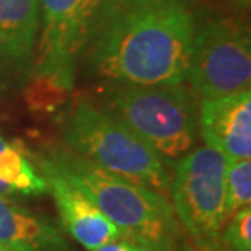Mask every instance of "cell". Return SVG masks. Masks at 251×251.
I'll return each mask as SVG.
<instances>
[{
  "instance_id": "6da1fadb",
  "label": "cell",
  "mask_w": 251,
  "mask_h": 251,
  "mask_svg": "<svg viewBox=\"0 0 251 251\" xmlns=\"http://www.w3.org/2000/svg\"><path fill=\"white\" fill-rule=\"evenodd\" d=\"M194 33L184 0H106L88 43L90 65L123 85L184 83Z\"/></svg>"
},
{
  "instance_id": "7a4b0ae2",
  "label": "cell",
  "mask_w": 251,
  "mask_h": 251,
  "mask_svg": "<svg viewBox=\"0 0 251 251\" xmlns=\"http://www.w3.org/2000/svg\"><path fill=\"white\" fill-rule=\"evenodd\" d=\"M43 157L97 204L124 240L152 251H178L183 228L168 198L106 172L69 147Z\"/></svg>"
},
{
  "instance_id": "3957f363",
  "label": "cell",
  "mask_w": 251,
  "mask_h": 251,
  "mask_svg": "<svg viewBox=\"0 0 251 251\" xmlns=\"http://www.w3.org/2000/svg\"><path fill=\"white\" fill-rule=\"evenodd\" d=\"M70 150L98 167L168 198L172 172L167 162L132 129L106 109L78 101L62 119Z\"/></svg>"
},
{
  "instance_id": "277c9868",
  "label": "cell",
  "mask_w": 251,
  "mask_h": 251,
  "mask_svg": "<svg viewBox=\"0 0 251 251\" xmlns=\"http://www.w3.org/2000/svg\"><path fill=\"white\" fill-rule=\"evenodd\" d=\"M106 109L134 130L165 162H176L198 139L196 93L184 83L121 85L108 93Z\"/></svg>"
},
{
  "instance_id": "5b68a950",
  "label": "cell",
  "mask_w": 251,
  "mask_h": 251,
  "mask_svg": "<svg viewBox=\"0 0 251 251\" xmlns=\"http://www.w3.org/2000/svg\"><path fill=\"white\" fill-rule=\"evenodd\" d=\"M227 160L209 145L189 150L173 165L170 198L181 228L201 248L215 250L227 224Z\"/></svg>"
},
{
  "instance_id": "8992f818",
  "label": "cell",
  "mask_w": 251,
  "mask_h": 251,
  "mask_svg": "<svg viewBox=\"0 0 251 251\" xmlns=\"http://www.w3.org/2000/svg\"><path fill=\"white\" fill-rule=\"evenodd\" d=\"M36 72L59 90H70L106 0H38Z\"/></svg>"
},
{
  "instance_id": "52a82bcc",
  "label": "cell",
  "mask_w": 251,
  "mask_h": 251,
  "mask_svg": "<svg viewBox=\"0 0 251 251\" xmlns=\"http://www.w3.org/2000/svg\"><path fill=\"white\" fill-rule=\"evenodd\" d=\"M186 82L202 98L247 92L251 85V41L248 29L233 20L205 23L194 33Z\"/></svg>"
},
{
  "instance_id": "ba28073f",
  "label": "cell",
  "mask_w": 251,
  "mask_h": 251,
  "mask_svg": "<svg viewBox=\"0 0 251 251\" xmlns=\"http://www.w3.org/2000/svg\"><path fill=\"white\" fill-rule=\"evenodd\" d=\"M198 132L227 163L251 157V92L202 98L198 108Z\"/></svg>"
},
{
  "instance_id": "9c48e42d",
  "label": "cell",
  "mask_w": 251,
  "mask_h": 251,
  "mask_svg": "<svg viewBox=\"0 0 251 251\" xmlns=\"http://www.w3.org/2000/svg\"><path fill=\"white\" fill-rule=\"evenodd\" d=\"M39 172L46 179L48 193L52 194L59 217L70 237L87 250H95L104 243L121 240V232L109 222L97 207V204L62 176L46 158H38ZM124 240V238H123Z\"/></svg>"
},
{
  "instance_id": "30bf717a",
  "label": "cell",
  "mask_w": 251,
  "mask_h": 251,
  "mask_svg": "<svg viewBox=\"0 0 251 251\" xmlns=\"http://www.w3.org/2000/svg\"><path fill=\"white\" fill-rule=\"evenodd\" d=\"M38 34V0H0V75L22 72L31 64Z\"/></svg>"
},
{
  "instance_id": "8fae6325",
  "label": "cell",
  "mask_w": 251,
  "mask_h": 251,
  "mask_svg": "<svg viewBox=\"0 0 251 251\" xmlns=\"http://www.w3.org/2000/svg\"><path fill=\"white\" fill-rule=\"evenodd\" d=\"M0 247L7 251H67V242L52 220L0 196Z\"/></svg>"
},
{
  "instance_id": "7c38bea8",
  "label": "cell",
  "mask_w": 251,
  "mask_h": 251,
  "mask_svg": "<svg viewBox=\"0 0 251 251\" xmlns=\"http://www.w3.org/2000/svg\"><path fill=\"white\" fill-rule=\"evenodd\" d=\"M48 193L46 179L17 144L0 135V196Z\"/></svg>"
},
{
  "instance_id": "4fadbf2b",
  "label": "cell",
  "mask_w": 251,
  "mask_h": 251,
  "mask_svg": "<svg viewBox=\"0 0 251 251\" xmlns=\"http://www.w3.org/2000/svg\"><path fill=\"white\" fill-rule=\"evenodd\" d=\"M251 204V162L227 163L225 170V214L227 220Z\"/></svg>"
},
{
  "instance_id": "5bb4252c",
  "label": "cell",
  "mask_w": 251,
  "mask_h": 251,
  "mask_svg": "<svg viewBox=\"0 0 251 251\" xmlns=\"http://www.w3.org/2000/svg\"><path fill=\"white\" fill-rule=\"evenodd\" d=\"M220 238L228 251H251V209H242L230 217Z\"/></svg>"
},
{
  "instance_id": "9a60e30c",
  "label": "cell",
  "mask_w": 251,
  "mask_h": 251,
  "mask_svg": "<svg viewBox=\"0 0 251 251\" xmlns=\"http://www.w3.org/2000/svg\"><path fill=\"white\" fill-rule=\"evenodd\" d=\"M90 251H152V250L145 248V247H142V245L127 242V240L121 238V240H114V242L104 243V245H101V247L90 250Z\"/></svg>"
},
{
  "instance_id": "2e32d148",
  "label": "cell",
  "mask_w": 251,
  "mask_h": 251,
  "mask_svg": "<svg viewBox=\"0 0 251 251\" xmlns=\"http://www.w3.org/2000/svg\"><path fill=\"white\" fill-rule=\"evenodd\" d=\"M232 2H235V3H238L240 7H250V0H232Z\"/></svg>"
},
{
  "instance_id": "e0dca14e",
  "label": "cell",
  "mask_w": 251,
  "mask_h": 251,
  "mask_svg": "<svg viewBox=\"0 0 251 251\" xmlns=\"http://www.w3.org/2000/svg\"><path fill=\"white\" fill-rule=\"evenodd\" d=\"M0 251H7V250H5L3 247H0Z\"/></svg>"
},
{
  "instance_id": "ac0fdd59",
  "label": "cell",
  "mask_w": 251,
  "mask_h": 251,
  "mask_svg": "<svg viewBox=\"0 0 251 251\" xmlns=\"http://www.w3.org/2000/svg\"><path fill=\"white\" fill-rule=\"evenodd\" d=\"M204 251H215V250H204Z\"/></svg>"
}]
</instances>
